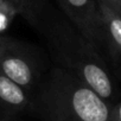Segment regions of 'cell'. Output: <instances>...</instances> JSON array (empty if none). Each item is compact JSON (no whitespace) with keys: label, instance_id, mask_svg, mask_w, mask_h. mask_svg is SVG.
Masks as SVG:
<instances>
[{"label":"cell","instance_id":"cell-1","mask_svg":"<svg viewBox=\"0 0 121 121\" xmlns=\"http://www.w3.org/2000/svg\"><path fill=\"white\" fill-rule=\"evenodd\" d=\"M36 104L46 121H110L112 106L60 67L44 75Z\"/></svg>","mask_w":121,"mask_h":121},{"label":"cell","instance_id":"cell-2","mask_svg":"<svg viewBox=\"0 0 121 121\" xmlns=\"http://www.w3.org/2000/svg\"><path fill=\"white\" fill-rule=\"evenodd\" d=\"M48 42L57 67L76 76L109 103L115 87L99 49L74 26L63 23L49 30Z\"/></svg>","mask_w":121,"mask_h":121},{"label":"cell","instance_id":"cell-3","mask_svg":"<svg viewBox=\"0 0 121 121\" xmlns=\"http://www.w3.org/2000/svg\"><path fill=\"white\" fill-rule=\"evenodd\" d=\"M0 75L32 93L39 87L45 74L42 59L31 45L0 35Z\"/></svg>","mask_w":121,"mask_h":121},{"label":"cell","instance_id":"cell-4","mask_svg":"<svg viewBox=\"0 0 121 121\" xmlns=\"http://www.w3.org/2000/svg\"><path fill=\"white\" fill-rule=\"evenodd\" d=\"M73 26L100 49V11L97 0H57Z\"/></svg>","mask_w":121,"mask_h":121},{"label":"cell","instance_id":"cell-5","mask_svg":"<svg viewBox=\"0 0 121 121\" xmlns=\"http://www.w3.org/2000/svg\"><path fill=\"white\" fill-rule=\"evenodd\" d=\"M99 3L100 11V49H104L110 59L121 67V16L104 4Z\"/></svg>","mask_w":121,"mask_h":121},{"label":"cell","instance_id":"cell-6","mask_svg":"<svg viewBox=\"0 0 121 121\" xmlns=\"http://www.w3.org/2000/svg\"><path fill=\"white\" fill-rule=\"evenodd\" d=\"M33 106L31 91L11 78L0 75V113L18 115Z\"/></svg>","mask_w":121,"mask_h":121},{"label":"cell","instance_id":"cell-7","mask_svg":"<svg viewBox=\"0 0 121 121\" xmlns=\"http://www.w3.org/2000/svg\"><path fill=\"white\" fill-rule=\"evenodd\" d=\"M17 7L19 16H23L32 25H37L42 12V0H10Z\"/></svg>","mask_w":121,"mask_h":121},{"label":"cell","instance_id":"cell-8","mask_svg":"<svg viewBox=\"0 0 121 121\" xmlns=\"http://www.w3.org/2000/svg\"><path fill=\"white\" fill-rule=\"evenodd\" d=\"M17 16L19 12L10 0H0V35L7 31Z\"/></svg>","mask_w":121,"mask_h":121},{"label":"cell","instance_id":"cell-9","mask_svg":"<svg viewBox=\"0 0 121 121\" xmlns=\"http://www.w3.org/2000/svg\"><path fill=\"white\" fill-rule=\"evenodd\" d=\"M97 1L104 4L110 10H113L115 13L121 16V0H97Z\"/></svg>","mask_w":121,"mask_h":121},{"label":"cell","instance_id":"cell-10","mask_svg":"<svg viewBox=\"0 0 121 121\" xmlns=\"http://www.w3.org/2000/svg\"><path fill=\"white\" fill-rule=\"evenodd\" d=\"M110 121H121V102L112 107Z\"/></svg>","mask_w":121,"mask_h":121},{"label":"cell","instance_id":"cell-11","mask_svg":"<svg viewBox=\"0 0 121 121\" xmlns=\"http://www.w3.org/2000/svg\"><path fill=\"white\" fill-rule=\"evenodd\" d=\"M0 121H20V120L17 117V115H9L0 113Z\"/></svg>","mask_w":121,"mask_h":121},{"label":"cell","instance_id":"cell-12","mask_svg":"<svg viewBox=\"0 0 121 121\" xmlns=\"http://www.w3.org/2000/svg\"><path fill=\"white\" fill-rule=\"evenodd\" d=\"M119 69H120V71H121V67H120V68H119Z\"/></svg>","mask_w":121,"mask_h":121}]
</instances>
